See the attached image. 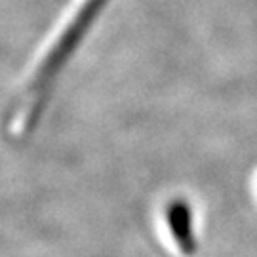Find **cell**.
Here are the masks:
<instances>
[{"label": "cell", "instance_id": "1", "mask_svg": "<svg viewBox=\"0 0 257 257\" xmlns=\"http://www.w3.org/2000/svg\"><path fill=\"white\" fill-rule=\"evenodd\" d=\"M166 219L172 229L177 246L185 253H194L196 242L193 234V217H191V208L183 200H174L166 208Z\"/></svg>", "mask_w": 257, "mask_h": 257}]
</instances>
